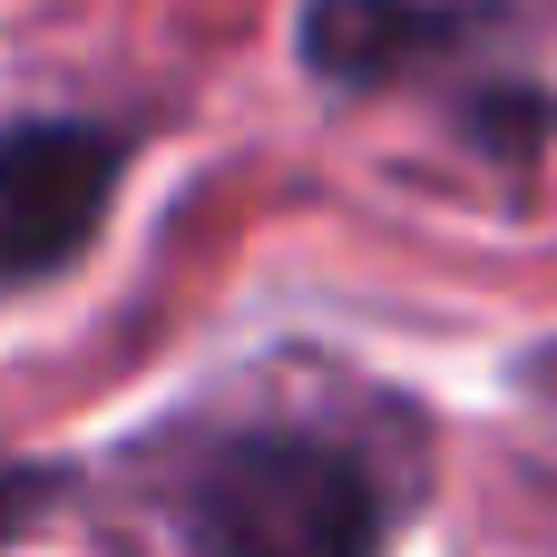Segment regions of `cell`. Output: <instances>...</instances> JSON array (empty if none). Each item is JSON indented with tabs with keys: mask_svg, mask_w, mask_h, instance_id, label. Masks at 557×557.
<instances>
[{
	"mask_svg": "<svg viewBox=\"0 0 557 557\" xmlns=\"http://www.w3.org/2000/svg\"><path fill=\"white\" fill-rule=\"evenodd\" d=\"M196 557H382V490L304 431L225 441L186 490Z\"/></svg>",
	"mask_w": 557,
	"mask_h": 557,
	"instance_id": "1",
	"label": "cell"
},
{
	"mask_svg": "<svg viewBox=\"0 0 557 557\" xmlns=\"http://www.w3.org/2000/svg\"><path fill=\"white\" fill-rule=\"evenodd\" d=\"M127 176V137L88 117L0 127V284H39L88 255Z\"/></svg>",
	"mask_w": 557,
	"mask_h": 557,
	"instance_id": "2",
	"label": "cell"
},
{
	"mask_svg": "<svg viewBox=\"0 0 557 557\" xmlns=\"http://www.w3.org/2000/svg\"><path fill=\"white\" fill-rule=\"evenodd\" d=\"M480 29H490V10H470V0H313L304 69L323 88H392L401 69H421Z\"/></svg>",
	"mask_w": 557,
	"mask_h": 557,
	"instance_id": "3",
	"label": "cell"
}]
</instances>
